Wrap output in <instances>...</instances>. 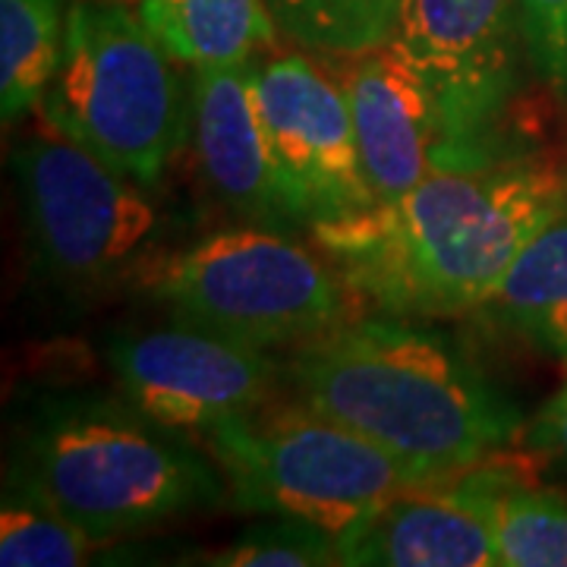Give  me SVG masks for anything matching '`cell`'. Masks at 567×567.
Listing matches in <instances>:
<instances>
[{"label":"cell","instance_id":"1","mask_svg":"<svg viewBox=\"0 0 567 567\" xmlns=\"http://www.w3.org/2000/svg\"><path fill=\"white\" fill-rule=\"evenodd\" d=\"M567 212L558 171L511 148L425 177L394 203L309 227L331 268L375 309L447 319L480 309L517 252Z\"/></svg>","mask_w":567,"mask_h":567},{"label":"cell","instance_id":"2","mask_svg":"<svg viewBox=\"0 0 567 567\" xmlns=\"http://www.w3.org/2000/svg\"><path fill=\"white\" fill-rule=\"evenodd\" d=\"M293 401L445 483L520 442L524 416L454 334L404 316L341 322L293 344Z\"/></svg>","mask_w":567,"mask_h":567},{"label":"cell","instance_id":"3","mask_svg":"<svg viewBox=\"0 0 567 567\" xmlns=\"http://www.w3.org/2000/svg\"><path fill=\"white\" fill-rule=\"evenodd\" d=\"M92 543H111L227 502L218 461L126 394L35 398L10 457Z\"/></svg>","mask_w":567,"mask_h":567},{"label":"cell","instance_id":"4","mask_svg":"<svg viewBox=\"0 0 567 567\" xmlns=\"http://www.w3.org/2000/svg\"><path fill=\"white\" fill-rule=\"evenodd\" d=\"M174 63L126 0H76L41 114L155 189L189 140V95Z\"/></svg>","mask_w":567,"mask_h":567},{"label":"cell","instance_id":"5","mask_svg":"<svg viewBox=\"0 0 567 567\" xmlns=\"http://www.w3.org/2000/svg\"><path fill=\"white\" fill-rule=\"evenodd\" d=\"M205 442L237 511L303 517L338 539L406 488L429 486L388 451L297 401L227 416Z\"/></svg>","mask_w":567,"mask_h":567},{"label":"cell","instance_id":"6","mask_svg":"<svg viewBox=\"0 0 567 567\" xmlns=\"http://www.w3.org/2000/svg\"><path fill=\"white\" fill-rule=\"evenodd\" d=\"M32 259L44 281L95 290L158 259L181 218L41 114L13 145Z\"/></svg>","mask_w":567,"mask_h":567},{"label":"cell","instance_id":"7","mask_svg":"<svg viewBox=\"0 0 567 567\" xmlns=\"http://www.w3.org/2000/svg\"><path fill=\"white\" fill-rule=\"evenodd\" d=\"M140 284L174 319L265 350L347 322L353 293L324 256L252 224L152 259Z\"/></svg>","mask_w":567,"mask_h":567},{"label":"cell","instance_id":"8","mask_svg":"<svg viewBox=\"0 0 567 567\" xmlns=\"http://www.w3.org/2000/svg\"><path fill=\"white\" fill-rule=\"evenodd\" d=\"M388 44L423 80L442 114L447 167L492 162L517 148L505 133L527 58L517 0H404Z\"/></svg>","mask_w":567,"mask_h":567},{"label":"cell","instance_id":"9","mask_svg":"<svg viewBox=\"0 0 567 567\" xmlns=\"http://www.w3.org/2000/svg\"><path fill=\"white\" fill-rule=\"evenodd\" d=\"M249 82L284 199L300 230L375 205L341 82L303 54L252 58Z\"/></svg>","mask_w":567,"mask_h":567},{"label":"cell","instance_id":"10","mask_svg":"<svg viewBox=\"0 0 567 567\" xmlns=\"http://www.w3.org/2000/svg\"><path fill=\"white\" fill-rule=\"evenodd\" d=\"M104 357L133 404L203 435L227 416L271 404L284 382V365L265 347L183 319L152 331H123L111 338Z\"/></svg>","mask_w":567,"mask_h":567},{"label":"cell","instance_id":"11","mask_svg":"<svg viewBox=\"0 0 567 567\" xmlns=\"http://www.w3.org/2000/svg\"><path fill=\"white\" fill-rule=\"evenodd\" d=\"M344 85L363 177L375 203H394L447 167V133L423 80L391 48L344 58Z\"/></svg>","mask_w":567,"mask_h":567},{"label":"cell","instance_id":"12","mask_svg":"<svg viewBox=\"0 0 567 567\" xmlns=\"http://www.w3.org/2000/svg\"><path fill=\"white\" fill-rule=\"evenodd\" d=\"M252 61V58H249ZM249 61L196 66L189 80V140L212 196L237 221L297 234L281 177L252 99Z\"/></svg>","mask_w":567,"mask_h":567},{"label":"cell","instance_id":"13","mask_svg":"<svg viewBox=\"0 0 567 567\" xmlns=\"http://www.w3.org/2000/svg\"><path fill=\"white\" fill-rule=\"evenodd\" d=\"M341 565L498 567V548L483 517L445 480L406 488L344 536Z\"/></svg>","mask_w":567,"mask_h":567},{"label":"cell","instance_id":"14","mask_svg":"<svg viewBox=\"0 0 567 567\" xmlns=\"http://www.w3.org/2000/svg\"><path fill=\"white\" fill-rule=\"evenodd\" d=\"M495 539L498 567H567V498L498 457L447 480Z\"/></svg>","mask_w":567,"mask_h":567},{"label":"cell","instance_id":"15","mask_svg":"<svg viewBox=\"0 0 567 567\" xmlns=\"http://www.w3.org/2000/svg\"><path fill=\"white\" fill-rule=\"evenodd\" d=\"M480 312L495 328L567 365V212L517 252Z\"/></svg>","mask_w":567,"mask_h":567},{"label":"cell","instance_id":"16","mask_svg":"<svg viewBox=\"0 0 567 567\" xmlns=\"http://www.w3.org/2000/svg\"><path fill=\"white\" fill-rule=\"evenodd\" d=\"M140 17L183 66H234L278 44L265 0H140Z\"/></svg>","mask_w":567,"mask_h":567},{"label":"cell","instance_id":"17","mask_svg":"<svg viewBox=\"0 0 567 567\" xmlns=\"http://www.w3.org/2000/svg\"><path fill=\"white\" fill-rule=\"evenodd\" d=\"M66 0H0V114L17 123L44 99L66 39Z\"/></svg>","mask_w":567,"mask_h":567},{"label":"cell","instance_id":"18","mask_svg":"<svg viewBox=\"0 0 567 567\" xmlns=\"http://www.w3.org/2000/svg\"><path fill=\"white\" fill-rule=\"evenodd\" d=\"M0 505L3 567H76L89 561V548L95 543L44 498L13 461H7Z\"/></svg>","mask_w":567,"mask_h":567},{"label":"cell","instance_id":"19","mask_svg":"<svg viewBox=\"0 0 567 567\" xmlns=\"http://www.w3.org/2000/svg\"><path fill=\"white\" fill-rule=\"evenodd\" d=\"M284 35L324 58L385 48L404 0H265Z\"/></svg>","mask_w":567,"mask_h":567},{"label":"cell","instance_id":"20","mask_svg":"<svg viewBox=\"0 0 567 567\" xmlns=\"http://www.w3.org/2000/svg\"><path fill=\"white\" fill-rule=\"evenodd\" d=\"M205 565L215 567H328L341 565V539L303 517L265 514V520L215 548Z\"/></svg>","mask_w":567,"mask_h":567},{"label":"cell","instance_id":"21","mask_svg":"<svg viewBox=\"0 0 567 567\" xmlns=\"http://www.w3.org/2000/svg\"><path fill=\"white\" fill-rule=\"evenodd\" d=\"M533 73L567 95V0H517Z\"/></svg>","mask_w":567,"mask_h":567},{"label":"cell","instance_id":"22","mask_svg":"<svg viewBox=\"0 0 567 567\" xmlns=\"http://www.w3.org/2000/svg\"><path fill=\"white\" fill-rule=\"evenodd\" d=\"M520 447L567 476V385L524 425Z\"/></svg>","mask_w":567,"mask_h":567},{"label":"cell","instance_id":"23","mask_svg":"<svg viewBox=\"0 0 567 567\" xmlns=\"http://www.w3.org/2000/svg\"><path fill=\"white\" fill-rule=\"evenodd\" d=\"M126 3H130V0H126Z\"/></svg>","mask_w":567,"mask_h":567}]
</instances>
